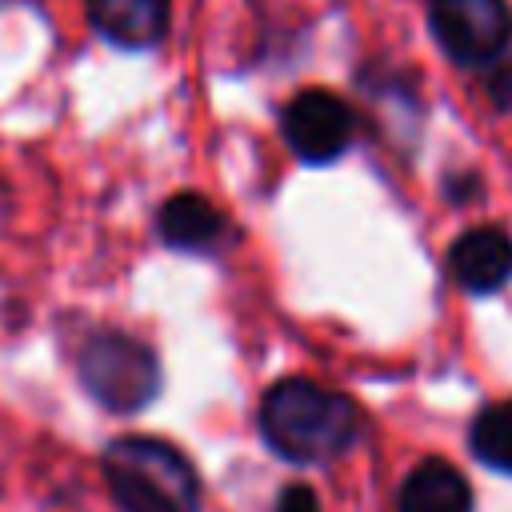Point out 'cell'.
<instances>
[{
  "label": "cell",
  "mask_w": 512,
  "mask_h": 512,
  "mask_svg": "<svg viewBox=\"0 0 512 512\" xmlns=\"http://www.w3.org/2000/svg\"><path fill=\"white\" fill-rule=\"evenodd\" d=\"M260 432L268 448L292 464H328L360 436V412L344 392L288 376L260 400Z\"/></svg>",
  "instance_id": "6da1fadb"
},
{
  "label": "cell",
  "mask_w": 512,
  "mask_h": 512,
  "mask_svg": "<svg viewBox=\"0 0 512 512\" xmlns=\"http://www.w3.org/2000/svg\"><path fill=\"white\" fill-rule=\"evenodd\" d=\"M100 464L120 512H200L196 468L168 440L120 436L104 448Z\"/></svg>",
  "instance_id": "7a4b0ae2"
},
{
  "label": "cell",
  "mask_w": 512,
  "mask_h": 512,
  "mask_svg": "<svg viewBox=\"0 0 512 512\" xmlns=\"http://www.w3.org/2000/svg\"><path fill=\"white\" fill-rule=\"evenodd\" d=\"M80 384L108 412H140L160 392L156 352L128 332H92L76 356Z\"/></svg>",
  "instance_id": "3957f363"
},
{
  "label": "cell",
  "mask_w": 512,
  "mask_h": 512,
  "mask_svg": "<svg viewBox=\"0 0 512 512\" xmlns=\"http://www.w3.org/2000/svg\"><path fill=\"white\" fill-rule=\"evenodd\" d=\"M428 24L436 44L456 64H484L504 52L512 40L508 0H432Z\"/></svg>",
  "instance_id": "277c9868"
},
{
  "label": "cell",
  "mask_w": 512,
  "mask_h": 512,
  "mask_svg": "<svg viewBox=\"0 0 512 512\" xmlns=\"http://www.w3.org/2000/svg\"><path fill=\"white\" fill-rule=\"evenodd\" d=\"M280 132L288 140V148L304 160V164H328L336 160L356 132V116L352 108L328 92V88H304L284 104L280 116Z\"/></svg>",
  "instance_id": "5b68a950"
},
{
  "label": "cell",
  "mask_w": 512,
  "mask_h": 512,
  "mask_svg": "<svg viewBox=\"0 0 512 512\" xmlns=\"http://www.w3.org/2000/svg\"><path fill=\"white\" fill-rule=\"evenodd\" d=\"M448 272L464 292L488 296L512 280V236L496 224L468 228L448 248Z\"/></svg>",
  "instance_id": "8992f818"
},
{
  "label": "cell",
  "mask_w": 512,
  "mask_h": 512,
  "mask_svg": "<svg viewBox=\"0 0 512 512\" xmlns=\"http://www.w3.org/2000/svg\"><path fill=\"white\" fill-rule=\"evenodd\" d=\"M92 28L116 48H152L168 32V0H84Z\"/></svg>",
  "instance_id": "52a82bcc"
},
{
  "label": "cell",
  "mask_w": 512,
  "mask_h": 512,
  "mask_svg": "<svg viewBox=\"0 0 512 512\" xmlns=\"http://www.w3.org/2000/svg\"><path fill=\"white\" fill-rule=\"evenodd\" d=\"M156 232L168 248H180V252H212L224 244V232H228V220L220 216V208L200 196V192H176L160 204V216H156Z\"/></svg>",
  "instance_id": "ba28073f"
},
{
  "label": "cell",
  "mask_w": 512,
  "mask_h": 512,
  "mask_svg": "<svg viewBox=\"0 0 512 512\" xmlns=\"http://www.w3.org/2000/svg\"><path fill=\"white\" fill-rule=\"evenodd\" d=\"M400 512H472V488L448 460H424L400 488Z\"/></svg>",
  "instance_id": "9c48e42d"
},
{
  "label": "cell",
  "mask_w": 512,
  "mask_h": 512,
  "mask_svg": "<svg viewBox=\"0 0 512 512\" xmlns=\"http://www.w3.org/2000/svg\"><path fill=\"white\" fill-rule=\"evenodd\" d=\"M472 456L492 468V472H508L512 476V400L488 404L476 420H472Z\"/></svg>",
  "instance_id": "30bf717a"
},
{
  "label": "cell",
  "mask_w": 512,
  "mask_h": 512,
  "mask_svg": "<svg viewBox=\"0 0 512 512\" xmlns=\"http://www.w3.org/2000/svg\"><path fill=\"white\" fill-rule=\"evenodd\" d=\"M488 100L500 108V112H512V56H504L492 72H488Z\"/></svg>",
  "instance_id": "8fae6325"
},
{
  "label": "cell",
  "mask_w": 512,
  "mask_h": 512,
  "mask_svg": "<svg viewBox=\"0 0 512 512\" xmlns=\"http://www.w3.org/2000/svg\"><path fill=\"white\" fill-rule=\"evenodd\" d=\"M272 512H320V500L308 484H288V488H280Z\"/></svg>",
  "instance_id": "7c38bea8"
}]
</instances>
